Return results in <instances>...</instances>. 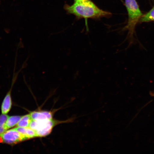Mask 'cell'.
Here are the masks:
<instances>
[{"label":"cell","instance_id":"6da1fadb","mask_svg":"<svg viewBox=\"0 0 154 154\" xmlns=\"http://www.w3.org/2000/svg\"><path fill=\"white\" fill-rule=\"evenodd\" d=\"M64 8L69 14L75 15L78 19H91L99 20L102 18H109L112 14L99 8L91 0L82 2H74L72 5H66Z\"/></svg>","mask_w":154,"mask_h":154},{"label":"cell","instance_id":"7a4b0ae2","mask_svg":"<svg viewBox=\"0 0 154 154\" xmlns=\"http://www.w3.org/2000/svg\"><path fill=\"white\" fill-rule=\"evenodd\" d=\"M74 119H70L65 121L56 120L54 118L48 120H32L29 128L36 133L37 137H43L49 135L54 128L58 125L72 122Z\"/></svg>","mask_w":154,"mask_h":154},{"label":"cell","instance_id":"3957f363","mask_svg":"<svg viewBox=\"0 0 154 154\" xmlns=\"http://www.w3.org/2000/svg\"><path fill=\"white\" fill-rule=\"evenodd\" d=\"M125 1L128 13V20L124 29L128 30V35L132 38L136 25L143 14L136 0H125Z\"/></svg>","mask_w":154,"mask_h":154},{"label":"cell","instance_id":"277c9868","mask_svg":"<svg viewBox=\"0 0 154 154\" xmlns=\"http://www.w3.org/2000/svg\"><path fill=\"white\" fill-rule=\"evenodd\" d=\"M27 140L26 138L15 128L6 131L0 136V141L1 142L12 145Z\"/></svg>","mask_w":154,"mask_h":154},{"label":"cell","instance_id":"5b68a950","mask_svg":"<svg viewBox=\"0 0 154 154\" xmlns=\"http://www.w3.org/2000/svg\"><path fill=\"white\" fill-rule=\"evenodd\" d=\"M56 111H34L30 113L32 120H48L54 119V115Z\"/></svg>","mask_w":154,"mask_h":154},{"label":"cell","instance_id":"8992f818","mask_svg":"<svg viewBox=\"0 0 154 154\" xmlns=\"http://www.w3.org/2000/svg\"><path fill=\"white\" fill-rule=\"evenodd\" d=\"M12 106V101L11 95V91H10L7 94L4 99L1 106L2 113L3 114H7L11 109Z\"/></svg>","mask_w":154,"mask_h":154},{"label":"cell","instance_id":"52a82bcc","mask_svg":"<svg viewBox=\"0 0 154 154\" xmlns=\"http://www.w3.org/2000/svg\"><path fill=\"white\" fill-rule=\"evenodd\" d=\"M15 128L23 135L27 140L37 137L35 131L29 127L22 128V127H17Z\"/></svg>","mask_w":154,"mask_h":154},{"label":"cell","instance_id":"ba28073f","mask_svg":"<svg viewBox=\"0 0 154 154\" xmlns=\"http://www.w3.org/2000/svg\"><path fill=\"white\" fill-rule=\"evenodd\" d=\"M22 117L19 116H8L5 124V127L7 130L13 128L18 124L19 121Z\"/></svg>","mask_w":154,"mask_h":154},{"label":"cell","instance_id":"9c48e42d","mask_svg":"<svg viewBox=\"0 0 154 154\" xmlns=\"http://www.w3.org/2000/svg\"><path fill=\"white\" fill-rule=\"evenodd\" d=\"M32 120L29 114L25 115L22 116L19 121L17 127H22V128H28L29 127Z\"/></svg>","mask_w":154,"mask_h":154},{"label":"cell","instance_id":"30bf717a","mask_svg":"<svg viewBox=\"0 0 154 154\" xmlns=\"http://www.w3.org/2000/svg\"><path fill=\"white\" fill-rule=\"evenodd\" d=\"M140 22H147L154 21V6L149 12L142 15L140 20Z\"/></svg>","mask_w":154,"mask_h":154},{"label":"cell","instance_id":"8fae6325","mask_svg":"<svg viewBox=\"0 0 154 154\" xmlns=\"http://www.w3.org/2000/svg\"><path fill=\"white\" fill-rule=\"evenodd\" d=\"M8 117L7 114H2L0 116V136L7 130L6 128L5 124Z\"/></svg>","mask_w":154,"mask_h":154},{"label":"cell","instance_id":"7c38bea8","mask_svg":"<svg viewBox=\"0 0 154 154\" xmlns=\"http://www.w3.org/2000/svg\"><path fill=\"white\" fill-rule=\"evenodd\" d=\"M87 1H88V0H74V2H84Z\"/></svg>","mask_w":154,"mask_h":154}]
</instances>
